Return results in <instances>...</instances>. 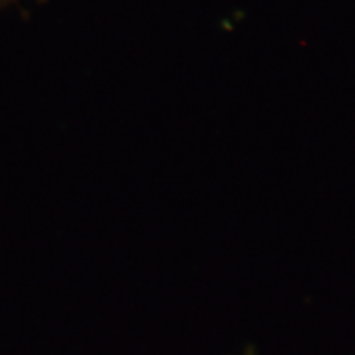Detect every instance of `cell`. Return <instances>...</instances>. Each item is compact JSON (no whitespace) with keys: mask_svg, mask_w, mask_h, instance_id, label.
Instances as JSON below:
<instances>
[{"mask_svg":"<svg viewBox=\"0 0 355 355\" xmlns=\"http://www.w3.org/2000/svg\"><path fill=\"white\" fill-rule=\"evenodd\" d=\"M0 2H3V0H0Z\"/></svg>","mask_w":355,"mask_h":355,"instance_id":"1","label":"cell"}]
</instances>
